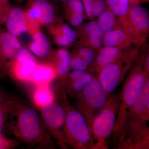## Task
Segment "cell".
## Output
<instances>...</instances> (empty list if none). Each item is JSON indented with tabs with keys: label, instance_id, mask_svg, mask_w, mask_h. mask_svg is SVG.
<instances>
[{
	"label": "cell",
	"instance_id": "8fae6325",
	"mask_svg": "<svg viewBox=\"0 0 149 149\" xmlns=\"http://www.w3.org/2000/svg\"><path fill=\"white\" fill-rule=\"evenodd\" d=\"M36 56L27 48L22 47L11 65L8 74L14 75L22 81H30L37 63Z\"/></svg>",
	"mask_w": 149,
	"mask_h": 149
},
{
	"label": "cell",
	"instance_id": "d6a6232c",
	"mask_svg": "<svg viewBox=\"0 0 149 149\" xmlns=\"http://www.w3.org/2000/svg\"><path fill=\"white\" fill-rule=\"evenodd\" d=\"M107 4L105 0H95L94 1V12L95 17H98L105 9Z\"/></svg>",
	"mask_w": 149,
	"mask_h": 149
},
{
	"label": "cell",
	"instance_id": "1f68e13d",
	"mask_svg": "<svg viewBox=\"0 0 149 149\" xmlns=\"http://www.w3.org/2000/svg\"><path fill=\"white\" fill-rule=\"evenodd\" d=\"M85 10V19L91 21L95 20L94 16L95 0H82Z\"/></svg>",
	"mask_w": 149,
	"mask_h": 149
},
{
	"label": "cell",
	"instance_id": "ac0fdd59",
	"mask_svg": "<svg viewBox=\"0 0 149 149\" xmlns=\"http://www.w3.org/2000/svg\"><path fill=\"white\" fill-rule=\"evenodd\" d=\"M62 8L65 19L73 28L84 22L85 13L82 0H70L63 3Z\"/></svg>",
	"mask_w": 149,
	"mask_h": 149
},
{
	"label": "cell",
	"instance_id": "8d00e7d4",
	"mask_svg": "<svg viewBox=\"0 0 149 149\" xmlns=\"http://www.w3.org/2000/svg\"><path fill=\"white\" fill-rule=\"evenodd\" d=\"M130 5L141 4L139 0H128Z\"/></svg>",
	"mask_w": 149,
	"mask_h": 149
},
{
	"label": "cell",
	"instance_id": "484cf974",
	"mask_svg": "<svg viewBox=\"0 0 149 149\" xmlns=\"http://www.w3.org/2000/svg\"><path fill=\"white\" fill-rule=\"evenodd\" d=\"M107 6L118 18L126 16L129 12L130 4L128 0H105Z\"/></svg>",
	"mask_w": 149,
	"mask_h": 149
},
{
	"label": "cell",
	"instance_id": "52a82bcc",
	"mask_svg": "<svg viewBox=\"0 0 149 149\" xmlns=\"http://www.w3.org/2000/svg\"><path fill=\"white\" fill-rule=\"evenodd\" d=\"M61 102L54 101L40 107V116L50 135L62 149H69L65 142L64 131L66 120L65 105L67 97L61 96Z\"/></svg>",
	"mask_w": 149,
	"mask_h": 149
},
{
	"label": "cell",
	"instance_id": "2e32d148",
	"mask_svg": "<svg viewBox=\"0 0 149 149\" xmlns=\"http://www.w3.org/2000/svg\"><path fill=\"white\" fill-rule=\"evenodd\" d=\"M95 77V73L89 70L82 77L77 80L71 81L60 80L57 84V88L66 96L68 95L76 98Z\"/></svg>",
	"mask_w": 149,
	"mask_h": 149
},
{
	"label": "cell",
	"instance_id": "e0dca14e",
	"mask_svg": "<svg viewBox=\"0 0 149 149\" xmlns=\"http://www.w3.org/2000/svg\"><path fill=\"white\" fill-rule=\"evenodd\" d=\"M71 53L65 48L54 51L48 62L52 65L55 70L56 78L62 80L68 74L70 68Z\"/></svg>",
	"mask_w": 149,
	"mask_h": 149
},
{
	"label": "cell",
	"instance_id": "f35d334b",
	"mask_svg": "<svg viewBox=\"0 0 149 149\" xmlns=\"http://www.w3.org/2000/svg\"><path fill=\"white\" fill-rule=\"evenodd\" d=\"M57 1H58L61 2L63 3L65 2L69 1L70 0H57Z\"/></svg>",
	"mask_w": 149,
	"mask_h": 149
},
{
	"label": "cell",
	"instance_id": "9c48e42d",
	"mask_svg": "<svg viewBox=\"0 0 149 149\" xmlns=\"http://www.w3.org/2000/svg\"><path fill=\"white\" fill-rule=\"evenodd\" d=\"M0 24V75L7 74L19 51L22 48L17 37L2 28Z\"/></svg>",
	"mask_w": 149,
	"mask_h": 149
},
{
	"label": "cell",
	"instance_id": "4fadbf2b",
	"mask_svg": "<svg viewBox=\"0 0 149 149\" xmlns=\"http://www.w3.org/2000/svg\"><path fill=\"white\" fill-rule=\"evenodd\" d=\"M48 27L54 42L60 47H69L78 39L77 32L74 28L65 23L61 18H57Z\"/></svg>",
	"mask_w": 149,
	"mask_h": 149
},
{
	"label": "cell",
	"instance_id": "7402d4cb",
	"mask_svg": "<svg viewBox=\"0 0 149 149\" xmlns=\"http://www.w3.org/2000/svg\"><path fill=\"white\" fill-rule=\"evenodd\" d=\"M56 77L55 70L50 63L38 62L32 72L30 81L37 85L49 84Z\"/></svg>",
	"mask_w": 149,
	"mask_h": 149
},
{
	"label": "cell",
	"instance_id": "836d02e7",
	"mask_svg": "<svg viewBox=\"0 0 149 149\" xmlns=\"http://www.w3.org/2000/svg\"><path fill=\"white\" fill-rule=\"evenodd\" d=\"M10 8L6 7L0 2V24H4Z\"/></svg>",
	"mask_w": 149,
	"mask_h": 149
},
{
	"label": "cell",
	"instance_id": "d590c367",
	"mask_svg": "<svg viewBox=\"0 0 149 149\" xmlns=\"http://www.w3.org/2000/svg\"><path fill=\"white\" fill-rule=\"evenodd\" d=\"M0 2L6 7H10L11 6L8 0H0Z\"/></svg>",
	"mask_w": 149,
	"mask_h": 149
},
{
	"label": "cell",
	"instance_id": "277c9868",
	"mask_svg": "<svg viewBox=\"0 0 149 149\" xmlns=\"http://www.w3.org/2000/svg\"><path fill=\"white\" fill-rule=\"evenodd\" d=\"M120 93L113 94L106 104L94 118L90 130L91 149H108L116 121Z\"/></svg>",
	"mask_w": 149,
	"mask_h": 149
},
{
	"label": "cell",
	"instance_id": "44dd1931",
	"mask_svg": "<svg viewBox=\"0 0 149 149\" xmlns=\"http://www.w3.org/2000/svg\"><path fill=\"white\" fill-rule=\"evenodd\" d=\"M133 44L130 37L122 29H114L105 33L103 47L129 49Z\"/></svg>",
	"mask_w": 149,
	"mask_h": 149
},
{
	"label": "cell",
	"instance_id": "8992f818",
	"mask_svg": "<svg viewBox=\"0 0 149 149\" xmlns=\"http://www.w3.org/2000/svg\"><path fill=\"white\" fill-rule=\"evenodd\" d=\"M139 54V47L134 45L117 61L104 67L96 75L105 92L111 96L125 78Z\"/></svg>",
	"mask_w": 149,
	"mask_h": 149
},
{
	"label": "cell",
	"instance_id": "6da1fadb",
	"mask_svg": "<svg viewBox=\"0 0 149 149\" xmlns=\"http://www.w3.org/2000/svg\"><path fill=\"white\" fill-rule=\"evenodd\" d=\"M4 131L34 149L54 148V140L35 109L15 97Z\"/></svg>",
	"mask_w": 149,
	"mask_h": 149
},
{
	"label": "cell",
	"instance_id": "cb8c5ba5",
	"mask_svg": "<svg viewBox=\"0 0 149 149\" xmlns=\"http://www.w3.org/2000/svg\"><path fill=\"white\" fill-rule=\"evenodd\" d=\"M123 31L127 34L133 45L140 47L145 42H147L148 36L142 34L136 30L130 23L128 14L126 16L118 18Z\"/></svg>",
	"mask_w": 149,
	"mask_h": 149
},
{
	"label": "cell",
	"instance_id": "f1b7e54d",
	"mask_svg": "<svg viewBox=\"0 0 149 149\" xmlns=\"http://www.w3.org/2000/svg\"><path fill=\"white\" fill-rule=\"evenodd\" d=\"M139 54L142 59L143 68L147 75L149 76V47L147 42L139 47Z\"/></svg>",
	"mask_w": 149,
	"mask_h": 149
},
{
	"label": "cell",
	"instance_id": "ba28073f",
	"mask_svg": "<svg viewBox=\"0 0 149 149\" xmlns=\"http://www.w3.org/2000/svg\"><path fill=\"white\" fill-rule=\"evenodd\" d=\"M110 97L95 77L76 98L75 108L85 118L90 128L94 118L104 106Z\"/></svg>",
	"mask_w": 149,
	"mask_h": 149
},
{
	"label": "cell",
	"instance_id": "d4e9b609",
	"mask_svg": "<svg viewBox=\"0 0 149 149\" xmlns=\"http://www.w3.org/2000/svg\"><path fill=\"white\" fill-rule=\"evenodd\" d=\"M49 84L38 85L34 93V101L40 107L52 102L55 97V93Z\"/></svg>",
	"mask_w": 149,
	"mask_h": 149
},
{
	"label": "cell",
	"instance_id": "30bf717a",
	"mask_svg": "<svg viewBox=\"0 0 149 149\" xmlns=\"http://www.w3.org/2000/svg\"><path fill=\"white\" fill-rule=\"evenodd\" d=\"M77 35L79 47H86L97 52L103 47L104 33L95 20L84 22L79 27L74 28Z\"/></svg>",
	"mask_w": 149,
	"mask_h": 149
},
{
	"label": "cell",
	"instance_id": "e575fe53",
	"mask_svg": "<svg viewBox=\"0 0 149 149\" xmlns=\"http://www.w3.org/2000/svg\"><path fill=\"white\" fill-rule=\"evenodd\" d=\"M11 96L9 95L6 91L0 88V104L8 100Z\"/></svg>",
	"mask_w": 149,
	"mask_h": 149
},
{
	"label": "cell",
	"instance_id": "74e56055",
	"mask_svg": "<svg viewBox=\"0 0 149 149\" xmlns=\"http://www.w3.org/2000/svg\"><path fill=\"white\" fill-rule=\"evenodd\" d=\"M15 1H16L17 2L19 3H23V2H24V1H27V0H14Z\"/></svg>",
	"mask_w": 149,
	"mask_h": 149
},
{
	"label": "cell",
	"instance_id": "d6986e66",
	"mask_svg": "<svg viewBox=\"0 0 149 149\" xmlns=\"http://www.w3.org/2000/svg\"><path fill=\"white\" fill-rule=\"evenodd\" d=\"M128 17L134 28L148 36L149 33V16L147 11L141 4L130 5Z\"/></svg>",
	"mask_w": 149,
	"mask_h": 149
},
{
	"label": "cell",
	"instance_id": "5bb4252c",
	"mask_svg": "<svg viewBox=\"0 0 149 149\" xmlns=\"http://www.w3.org/2000/svg\"><path fill=\"white\" fill-rule=\"evenodd\" d=\"M131 47L124 49L114 47H102L97 52L95 61L89 70L97 75L104 67L122 58Z\"/></svg>",
	"mask_w": 149,
	"mask_h": 149
},
{
	"label": "cell",
	"instance_id": "7a4b0ae2",
	"mask_svg": "<svg viewBox=\"0 0 149 149\" xmlns=\"http://www.w3.org/2000/svg\"><path fill=\"white\" fill-rule=\"evenodd\" d=\"M131 72L123 86L119 96V105L110 143L116 149L122 141L131 109L149 76L143 68L142 59L138 56Z\"/></svg>",
	"mask_w": 149,
	"mask_h": 149
},
{
	"label": "cell",
	"instance_id": "4316f807",
	"mask_svg": "<svg viewBox=\"0 0 149 149\" xmlns=\"http://www.w3.org/2000/svg\"><path fill=\"white\" fill-rule=\"evenodd\" d=\"M15 97H11L8 100L0 104V136L3 135L6 124L8 122Z\"/></svg>",
	"mask_w": 149,
	"mask_h": 149
},
{
	"label": "cell",
	"instance_id": "83f0119b",
	"mask_svg": "<svg viewBox=\"0 0 149 149\" xmlns=\"http://www.w3.org/2000/svg\"><path fill=\"white\" fill-rule=\"evenodd\" d=\"M73 53L83 59L90 66L94 63L97 51L92 48L86 47H79Z\"/></svg>",
	"mask_w": 149,
	"mask_h": 149
},
{
	"label": "cell",
	"instance_id": "4dcf8cb0",
	"mask_svg": "<svg viewBox=\"0 0 149 149\" xmlns=\"http://www.w3.org/2000/svg\"><path fill=\"white\" fill-rule=\"evenodd\" d=\"M19 143L20 142L16 139H10L4 135L0 136V149H14Z\"/></svg>",
	"mask_w": 149,
	"mask_h": 149
},
{
	"label": "cell",
	"instance_id": "7c38bea8",
	"mask_svg": "<svg viewBox=\"0 0 149 149\" xmlns=\"http://www.w3.org/2000/svg\"><path fill=\"white\" fill-rule=\"evenodd\" d=\"M25 11L37 19L42 26H49L57 19L54 6L49 0H34Z\"/></svg>",
	"mask_w": 149,
	"mask_h": 149
},
{
	"label": "cell",
	"instance_id": "f546056e",
	"mask_svg": "<svg viewBox=\"0 0 149 149\" xmlns=\"http://www.w3.org/2000/svg\"><path fill=\"white\" fill-rule=\"evenodd\" d=\"M71 69L81 71H87L89 70L90 66L77 55L73 52L71 54Z\"/></svg>",
	"mask_w": 149,
	"mask_h": 149
},
{
	"label": "cell",
	"instance_id": "9a60e30c",
	"mask_svg": "<svg viewBox=\"0 0 149 149\" xmlns=\"http://www.w3.org/2000/svg\"><path fill=\"white\" fill-rule=\"evenodd\" d=\"M7 31L17 37L27 32L25 11L11 6L4 24Z\"/></svg>",
	"mask_w": 149,
	"mask_h": 149
},
{
	"label": "cell",
	"instance_id": "5b68a950",
	"mask_svg": "<svg viewBox=\"0 0 149 149\" xmlns=\"http://www.w3.org/2000/svg\"><path fill=\"white\" fill-rule=\"evenodd\" d=\"M64 140L68 148L91 149L90 127L82 115L67 101Z\"/></svg>",
	"mask_w": 149,
	"mask_h": 149
},
{
	"label": "cell",
	"instance_id": "603a6c76",
	"mask_svg": "<svg viewBox=\"0 0 149 149\" xmlns=\"http://www.w3.org/2000/svg\"><path fill=\"white\" fill-rule=\"evenodd\" d=\"M97 22L104 34L114 29H122L117 17L107 6L97 17Z\"/></svg>",
	"mask_w": 149,
	"mask_h": 149
},
{
	"label": "cell",
	"instance_id": "ffe728a7",
	"mask_svg": "<svg viewBox=\"0 0 149 149\" xmlns=\"http://www.w3.org/2000/svg\"><path fill=\"white\" fill-rule=\"evenodd\" d=\"M32 40L28 44V49L36 57L49 58L53 50L50 42L45 34L40 31L32 36Z\"/></svg>",
	"mask_w": 149,
	"mask_h": 149
},
{
	"label": "cell",
	"instance_id": "3957f363",
	"mask_svg": "<svg viewBox=\"0 0 149 149\" xmlns=\"http://www.w3.org/2000/svg\"><path fill=\"white\" fill-rule=\"evenodd\" d=\"M149 79L130 111L122 141L116 149H149Z\"/></svg>",
	"mask_w": 149,
	"mask_h": 149
}]
</instances>
